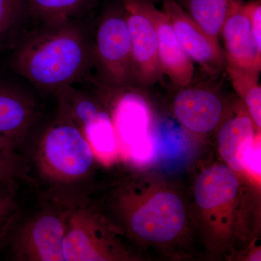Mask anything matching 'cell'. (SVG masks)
I'll return each mask as SVG.
<instances>
[{
    "instance_id": "cell-20",
    "label": "cell",
    "mask_w": 261,
    "mask_h": 261,
    "mask_svg": "<svg viewBox=\"0 0 261 261\" xmlns=\"http://www.w3.org/2000/svg\"><path fill=\"white\" fill-rule=\"evenodd\" d=\"M238 0H185V10L207 34L218 39L230 7Z\"/></svg>"
},
{
    "instance_id": "cell-25",
    "label": "cell",
    "mask_w": 261,
    "mask_h": 261,
    "mask_svg": "<svg viewBox=\"0 0 261 261\" xmlns=\"http://www.w3.org/2000/svg\"><path fill=\"white\" fill-rule=\"evenodd\" d=\"M154 1H155V0H154Z\"/></svg>"
},
{
    "instance_id": "cell-2",
    "label": "cell",
    "mask_w": 261,
    "mask_h": 261,
    "mask_svg": "<svg viewBox=\"0 0 261 261\" xmlns=\"http://www.w3.org/2000/svg\"><path fill=\"white\" fill-rule=\"evenodd\" d=\"M29 175L46 187L42 197L64 202L89 195L97 158L82 130L57 112L24 154Z\"/></svg>"
},
{
    "instance_id": "cell-8",
    "label": "cell",
    "mask_w": 261,
    "mask_h": 261,
    "mask_svg": "<svg viewBox=\"0 0 261 261\" xmlns=\"http://www.w3.org/2000/svg\"><path fill=\"white\" fill-rule=\"evenodd\" d=\"M129 32L135 83L150 85L163 75L157 33L143 0H121Z\"/></svg>"
},
{
    "instance_id": "cell-22",
    "label": "cell",
    "mask_w": 261,
    "mask_h": 261,
    "mask_svg": "<svg viewBox=\"0 0 261 261\" xmlns=\"http://www.w3.org/2000/svg\"><path fill=\"white\" fill-rule=\"evenodd\" d=\"M18 185L0 184V252L6 247L8 236L21 214L16 200Z\"/></svg>"
},
{
    "instance_id": "cell-7",
    "label": "cell",
    "mask_w": 261,
    "mask_h": 261,
    "mask_svg": "<svg viewBox=\"0 0 261 261\" xmlns=\"http://www.w3.org/2000/svg\"><path fill=\"white\" fill-rule=\"evenodd\" d=\"M240 185L236 172L226 164L206 168L194 187L196 205L214 238L231 237L240 198Z\"/></svg>"
},
{
    "instance_id": "cell-1",
    "label": "cell",
    "mask_w": 261,
    "mask_h": 261,
    "mask_svg": "<svg viewBox=\"0 0 261 261\" xmlns=\"http://www.w3.org/2000/svg\"><path fill=\"white\" fill-rule=\"evenodd\" d=\"M86 17L36 24L12 49V69L53 95L83 81L94 68L93 29Z\"/></svg>"
},
{
    "instance_id": "cell-9",
    "label": "cell",
    "mask_w": 261,
    "mask_h": 261,
    "mask_svg": "<svg viewBox=\"0 0 261 261\" xmlns=\"http://www.w3.org/2000/svg\"><path fill=\"white\" fill-rule=\"evenodd\" d=\"M39 114L37 97L28 87L0 82V142L21 152Z\"/></svg>"
},
{
    "instance_id": "cell-24",
    "label": "cell",
    "mask_w": 261,
    "mask_h": 261,
    "mask_svg": "<svg viewBox=\"0 0 261 261\" xmlns=\"http://www.w3.org/2000/svg\"><path fill=\"white\" fill-rule=\"evenodd\" d=\"M243 8L248 16L257 47L261 49V4L260 0L243 3Z\"/></svg>"
},
{
    "instance_id": "cell-6",
    "label": "cell",
    "mask_w": 261,
    "mask_h": 261,
    "mask_svg": "<svg viewBox=\"0 0 261 261\" xmlns=\"http://www.w3.org/2000/svg\"><path fill=\"white\" fill-rule=\"evenodd\" d=\"M94 67L108 85L126 89L135 84L126 14L121 0L107 7L93 29Z\"/></svg>"
},
{
    "instance_id": "cell-11",
    "label": "cell",
    "mask_w": 261,
    "mask_h": 261,
    "mask_svg": "<svg viewBox=\"0 0 261 261\" xmlns=\"http://www.w3.org/2000/svg\"><path fill=\"white\" fill-rule=\"evenodd\" d=\"M143 4L157 33L163 75L178 87H188L193 78V62L181 47L167 14L154 5V0H143Z\"/></svg>"
},
{
    "instance_id": "cell-13",
    "label": "cell",
    "mask_w": 261,
    "mask_h": 261,
    "mask_svg": "<svg viewBox=\"0 0 261 261\" xmlns=\"http://www.w3.org/2000/svg\"><path fill=\"white\" fill-rule=\"evenodd\" d=\"M225 47L226 63L260 71L261 49L257 47L243 0L233 2L228 10L220 37Z\"/></svg>"
},
{
    "instance_id": "cell-23",
    "label": "cell",
    "mask_w": 261,
    "mask_h": 261,
    "mask_svg": "<svg viewBox=\"0 0 261 261\" xmlns=\"http://www.w3.org/2000/svg\"><path fill=\"white\" fill-rule=\"evenodd\" d=\"M157 141L152 132L128 151L130 159L138 164L145 165L153 161L157 154Z\"/></svg>"
},
{
    "instance_id": "cell-21",
    "label": "cell",
    "mask_w": 261,
    "mask_h": 261,
    "mask_svg": "<svg viewBox=\"0 0 261 261\" xmlns=\"http://www.w3.org/2000/svg\"><path fill=\"white\" fill-rule=\"evenodd\" d=\"M21 180L31 181L23 154L0 142V184L18 185Z\"/></svg>"
},
{
    "instance_id": "cell-3",
    "label": "cell",
    "mask_w": 261,
    "mask_h": 261,
    "mask_svg": "<svg viewBox=\"0 0 261 261\" xmlns=\"http://www.w3.org/2000/svg\"><path fill=\"white\" fill-rule=\"evenodd\" d=\"M135 179L111 187L102 204L105 214L121 232L141 243L166 245L177 240L186 226L181 197L166 185Z\"/></svg>"
},
{
    "instance_id": "cell-17",
    "label": "cell",
    "mask_w": 261,
    "mask_h": 261,
    "mask_svg": "<svg viewBox=\"0 0 261 261\" xmlns=\"http://www.w3.org/2000/svg\"><path fill=\"white\" fill-rule=\"evenodd\" d=\"M36 24L29 0H0V51L12 50Z\"/></svg>"
},
{
    "instance_id": "cell-4",
    "label": "cell",
    "mask_w": 261,
    "mask_h": 261,
    "mask_svg": "<svg viewBox=\"0 0 261 261\" xmlns=\"http://www.w3.org/2000/svg\"><path fill=\"white\" fill-rule=\"evenodd\" d=\"M60 203L66 211L65 261L130 260L129 252L120 239L123 233L89 195Z\"/></svg>"
},
{
    "instance_id": "cell-15",
    "label": "cell",
    "mask_w": 261,
    "mask_h": 261,
    "mask_svg": "<svg viewBox=\"0 0 261 261\" xmlns=\"http://www.w3.org/2000/svg\"><path fill=\"white\" fill-rule=\"evenodd\" d=\"M255 130H258L252 118L243 111L219 127L217 141L220 155L234 172L244 171L245 157L260 137V133L256 135Z\"/></svg>"
},
{
    "instance_id": "cell-12",
    "label": "cell",
    "mask_w": 261,
    "mask_h": 261,
    "mask_svg": "<svg viewBox=\"0 0 261 261\" xmlns=\"http://www.w3.org/2000/svg\"><path fill=\"white\" fill-rule=\"evenodd\" d=\"M173 113L187 130L205 135L222 122L224 106L219 96L212 91L185 87L174 98Z\"/></svg>"
},
{
    "instance_id": "cell-14",
    "label": "cell",
    "mask_w": 261,
    "mask_h": 261,
    "mask_svg": "<svg viewBox=\"0 0 261 261\" xmlns=\"http://www.w3.org/2000/svg\"><path fill=\"white\" fill-rule=\"evenodd\" d=\"M111 114L117 144L127 152L151 132V111L145 98L136 92L123 94Z\"/></svg>"
},
{
    "instance_id": "cell-19",
    "label": "cell",
    "mask_w": 261,
    "mask_h": 261,
    "mask_svg": "<svg viewBox=\"0 0 261 261\" xmlns=\"http://www.w3.org/2000/svg\"><path fill=\"white\" fill-rule=\"evenodd\" d=\"M100 0H29L36 23L86 17Z\"/></svg>"
},
{
    "instance_id": "cell-5",
    "label": "cell",
    "mask_w": 261,
    "mask_h": 261,
    "mask_svg": "<svg viewBox=\"0 0 261 261\" xmlns=\"http://www.w3.org/2000/svg\"><path fill=\"white\" fill-rule=\"evenodd\" d=\"M66 211L60 202L42 197L37 211L20 214L8 236L6 247L12 260L65 261L63 245Z\"/></svg>"
},
{
    "instance_id": "cell-10",
    "label": "cell",
    "mask_w": 261,
    "mask_h": 261,
    "mask_svg": "<svg viewBox=\"0 0 261 261\" xmlns=\"http://www.w3.org/2000/svg\"><path fill=\"white\" fill-rule=\"evenodd\" d=\"M163 10L169 18L184 50L193 63L211 74L224 68L226 58L219 40L201 28L181 4L175 0H163Z\"/></svg>"
},
{
    "instance_id": "cell-16",
    "label": "cell",
    "mask_w": 261,
    "mask_h": 261,
    "mask_svg": "<svg viewBox=\"0 0 261 261\" xmlns=\"http://www.w3.org/2000/svg\"><path fill=\"white\" fill-rule=\"evenodd\" d=\"M58 102V112L68 118L83 135L107 110L93 94L66 86L53 94Z\"/></svg>"
},
{
    "instance_id": "cell-18",
    "label": "cell",
    "mask_w": 261,
    "mask_h": 261,
    "mask_svg": "<svg viewBox=\"0 0 261 261\" xmlns=\"http://www.w3.org/2000/svg\"><path fill=\"white\" fill-rule=\"evenodd\" d=\"M228 76L249 116L257 129L261 128V88L258 84L260 71L246 69L226 63Z\"/></svg>"
}]
</instances>
